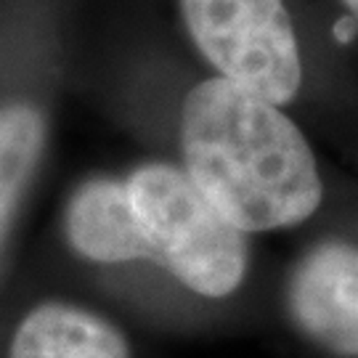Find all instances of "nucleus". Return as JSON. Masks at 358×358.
Listing matches in <instances>:
<instances>
[{
  "label": "nucleus",
  "mask_w": 358,
  "mask_h": 358,
  "mask_svg": "<svg viewBox=\"0 0 358 358\" xmlns=\"http://www.w3.org/2000/svg\"><path fill=\"white\" fill-rule=\"evenodd\" d=\"M178 152L183 173L244 236L300 226L324 199L316 149L289 109L215 75L180 101Z\"/></svg>",
  "instance_id": "obj_1"
},
{
  "label": "nucleus",
  "mask_w": 358,
  "mask_h": 358,
  "mask_svg": "<svg viewBox=\"0 0 358 358\" xmlns=\"http://www.w3.org/2000/svg\"><path fill=\"white\" fill-rule=\"evenodd\" d=\"M125 186L149 260L210 300L242 287L250 263L247 236L207 202L183 167L143 162L125 178Z\"/></svg>",
  "instance_id": "obj_2"
},
{
  "label": "nucleus",
  "mask_w": 358,
  "mask_h": 358,
  "mask_svg": "<svg viewBox=\"0 0 358 358\" xmlns=\"http://www.w3.org/2000/svg\"><path fill=\"white\" fill-rule=\"evenodd\" d=\"M183 32L210 75L282 109L306 88V51L289 0H178Z\"/></svg>",
  "instance_id": "obj_3"
},
{
  "label": "nucleus",
  "mask_w": 358,
  "mask_h": 358,
  "mask_svg": "<svg viewBox=\"0 0 358 358\" xmlns=\"http://www.w3.org/2000/svg\"><path fill=\"white\" fill-rule=\"evenodd\" d=\"M287 310L310 343L334 356L358 358V247L319 242L287 279Z\"/></svg>",
  "instance_id": "obj_4"
},
{
  "label": "nucleus",
  "mask_w": 358,
  "mask_h": 358,
  "mask_svg": "<svg viewBox=\"0 0 358 358\" xmlns=\"http://www.w3.org/2000/svg\"><path fill=\"white\" fill-rule=\"evenodd\" d=\"M66 239L80 257L93 263L149 260L125 178H90L69 196Z\"/></svg>",
  "instance_id": "obj_5"
},
{
  "label": "nucleus",
  "mask_w": 358,
  "mask_h": 358,
  "mask_svg": "<svg viewBox=\"0 0 358 358\" xmlns=\"http://www.w3.org/2000/svg\"><path fill=\"white\" fill-rule=\"evenodd\" d=\"M8 358H130V348L125 334L99 313L43 303L19 324Z\"/></svg>",
  "instance_id": "obj_6"
},
{
  "label": "nucleus",
  "mask_w": 358,
  "mask_h": 358,
  "mask_svg": "<svg viewBox=\"0 0 358 358\" xmlns=\"http://www.w3.org/2000/svg\"><path fill=\"white\" fill-rule=\"evenodd\" d=\"M45 146V120L29 103L0 106V242L35 176Z\"/></svg>",
  "instance_id": "obj_7"
},
{
  "label": "nucleus",
  "mask_w": 358,
  "mask_h": 358,
  "mask_svg": "<svg viewBox=\"0 0 358 358\" xmlns=\"http://www.w3.org/2000/svg\"><path fill=\"white\" fill-rule=\"evenodd\" d=\"M337 3L345 8L348 16H350V19H353V22L358 24V0H337Z\"/></svg>",
  "instance_id": "obj_8"
}]
</instances>
